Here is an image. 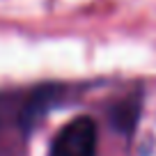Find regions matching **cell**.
<instances>
[{
	"label": "cell",
	"instance_id": "cell-1",
	"mask_svg": "<svg viewBox=\"0 0 156 156\" xmlns=\"http://www.w3.org/2000/svg\"><path fill=\"white\" fill-rule=\"evenodd\" d=\"M53 156H97V124L92 117H78L58 133Z\"/></svg>",
	"mask_w": 156,
	"mask_h": 156
}]
</instances>
